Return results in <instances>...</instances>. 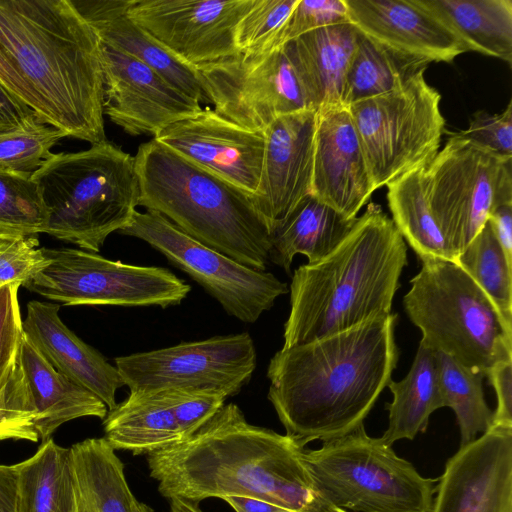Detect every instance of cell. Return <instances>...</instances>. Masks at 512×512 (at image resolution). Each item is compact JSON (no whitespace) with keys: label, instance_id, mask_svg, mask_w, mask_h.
<instances>
[{"label":"cell","instance_id":"obj_2","mask_svg":"<svg viewBox=\"0 0 512 512\" xmlns=\"http://www.w3.org/2000/svg\"><path fill=\"white\" fill-rule=\"evenodd\" d=\"M304 451L293 437L251 424L229 403L189 437L147 455V464L167 499L244 496L290 512H321Z\"/></svg>","mask_w":512,"mask_h":512},{"label":"cell","instance_id":"obj_1","mask_svg":"<svg viewBox=\"0 0 512 512\" xmlns=\"http://www.w3.org/2000/svg\"><path fill=\"white\" fill-rule=\"evenodd\" d=\"M396 323L395 313L374 317L274 354L268 400L287 435L305 447L364 424L397 366Z\"/></svg>","mask_w":512,"mask_h":512},{"label":"cell","instance_id":"obj_40","mask_svg":"<svg viewBox=\"0 0 512 512\" xmlns=\"http://www.w3.org/2000/svg\"><path fill=\"white\" fill-rule=\"evenodd\" d=\"M20 286L9 283L0 287V390L21 365L24 331L18 301Z\"/></svg>","mask_w":512,"mask_h":512},{"label":"cell","instance_id":"obj_47","mask_svg":"<svg viewBox=\"0 0 512 512\" xmlns=\"http://www.w3.org/2000/svg\"><path fill=\"white\" fill-rule=\"evenodd\" d=\"M0 83L22 104L30 107L39 119V106L33 92L13 62L0 47ZM40 120V119H39Z\"/></svg>","mask_w":512,"mask_h":512},{"label":"cell","instance_id":"obj_27","mask_svg":"<svg viewBox=\"0 0 512 512\" xmlns=\"http://www.w3.org/2000/svg\"><path fill=\"white\" fill-rule=\"evenodd\" d=\"M356 220L344 217L310 194L271 231L269 261L288 273L297 254L305 255L308 263L317 262L344 240Z\"/></svg>","mask_w":512,"mask_h":512},{"label":"cell","instance_id":"obj_52","mask_svg":"<svg viewBox=\"0 0 512 512\" xmlns=\"http://www.w3.org/2000/svg\"><path fill=\"white\" fill-rule=\"evenodd\" d=\"M131 512H154V510L149 505L140 502L134 497L131 504Z\"/></svg>","mask_w":512,"mask_h":512},{"label":"cell","instance_id":"obj_21","mask_svg":"<svg viewBox=\"0 0 512 512\" xmlns=\"http://www.w3.org/2000/svg\"><path fill=\"white\" fill-rule=\"evenodd\" d=\"M348 21L389 48L432 62H453L466 47L416 0H344Z\"/></svg>","mask_w":512,"mask_h":512},{"label":"cell","instance_id":"obj_17","mask_svg":"<svg viewBox=\"0 0 512 512\" xmlns=\"http://www.w3.org/2000/svg\"><path fill=\"white\" fill-rule=\"evenodd\" d=\"M430 512H512V428L491 426L448 459Z\"/></svg>","mask_w":512,"mask_h":512},{"label":"cell","instance_id":"obj_5","mask_svg":"<svg viewBox=\"0 0 512 512\" xmlns=\"http://www.w3.org/2000/svg\"><path fill=\"white\" fill-rule=\"evenodd\" d=\"M134 158L138 206L233 260L266 271L271 231L251 195L154 138Z\"/></svg>","mask_w":512,"mask_h":512},{"label":"cell","instance_id":"obj_33","mask_svg":"<svg viewBox=\"0 0 512 512\" xmlns=\"http://www.w3.org/2000/svg\"><path fill=\"white\" fill-rule=\"evenodd\" d=\"M429 64L360 33L344 79L341 104L348 107L394 90Z\"/></svg>","mask_w":512,"mask_h":512},{"label":"cell","instance_id":"obj_6","mask_svg":"<svg viewBox=\"0 0 512 512\" xmlns=\"http://www.w3.org/2000/svg\"><path fill=\"white\" fill-rule=\"evenodd\" d=\"M47 210L46 234L97 253L133 220L139 199L135 158L108 140L53 153L31 174Z\"/></svg>","mask_w":512,"mask_h":512},{"label":"cell","instance_id":"obj_32","mask_svg":"<svg viewBox=\"0 0 512 512\" xmlns=\"http://www.w3.org/2000/svg\"><path fill=\"white\" fill-rule=\"evenodd\" d=\"M426 168L409 171L386 186L392 221L421 262L429 259L455 262L429 207Z\"/></svg>","mask_w":512,"mask_h":512},{"label":"cell","instance_id":"obj_53","mask_svg":"<svg viewBox=\"0 0 512 512\" xmlns=\"http://www.w3.org/2000/svg\"><path fill=\"white\" fill-rule=\"evenodd\" d=\"M321 512H348L346 509H342L332 505H324Z\"/></svg>","mask_w":512,"mask_h":512},{"label":"cell","instance_id":"obj_39","mask_svg":"<svg viewBox=\"0 0 512 512\" xmlns=\"http://www.w3.org/2000/svg\"><path fill=\"white\" fill-rule=\"evenodd\" d=\"M35 413L22 366L0 390V441L7 439L37 442Z\"/></svg>","mask_w":512,"mask_h":512},{"label":"cell","instance_id":"obj_22","mask_svg":"<svg viewBox=\"0 0 512 512\" xmlns=\"http://www.w3.org/2000/svg\"><path fill=\"white\" fill-rule=\"evenodd\" d=\"M58 312L56 303L30 301L23 319L24 335L55 369L112 409L117 404V390L125 385L116 366L72 332Z\"/></svg>","mask_w":512,"mask_h":512},{"label":"cell","instance_id":"obj_8","mask_svg":"<svg viewBox=\"0 0 512 512\" xmlns=\"http://www.w3.org/2000/svg\"><path fill=\"white\" fill-rule=\"evenodd\" d=\"M305 466L323 505L358 512H430L435 480L397 456L364 424L351 433L305 450Z\"/></svg>","mask_w":512,"mask_h":512},{"label":"cell","instance_id":"obj_3","mask_svg":"<svg viewBox=\"0 0 512 512\" xmlns=\"http://www.w3.org/2000/svg\"><path fill=\"white\" fill-rule=\"evenodd\" d=\"M0 47L41 123L91 145L107 140L100 40L72 0H0Z\"/></svg>","mask_w":512,"mask_h":512},{"label":"cell","instance_id":"obj_31","mask_svg":"<svg viewBox=\"0 0 512 512\" xmlns=\"http://www.w3.org/2000/svg\"><path fill=\"white\" fill-rule=\"evenodd\" d=\"M393 400L386 404L388 428L380 437L388 446L402 439L413 440L425 432L431 414L444 407L437 374L435 351L421 342L408 374L387 386Z\"/></svg>","mask_w":512,"mask_h":512},{"label":"cell","instance_id":"obj_51","mask_svg":"<svg viewBox=\"0 0 512 512\" xmlns=\"http://www.w3.org/2000/svg\"><path fill=\"white\" fill-rule=\"evenodd\" d=\"M169 501V512H203L199 507V503L196 502H192L179 497H173L169 499Z\"/></svg>","mask_w":512,"mask_h":512},{"label":"cell","instance_id":"obj_29","mask_svg":"<svg viewBox=\"0 0 512 512\" xmlns=\"http://www.w3.org/2000/svg\"><path fill=\"white\" fill-rule=\"evenodd\" d=\"M77 512H131L135 497L124 464L105 438H88L70 447Z\"/></svg>","mask_w":512,"mask_h":512},{"label":"cell","instance_id":"obj_45","mask_svg":"<svg viewBox=\"0 0 512 512\" xmlns=\"http://www.w3.org/2000/svg\"><path fill=\"white\" fill-rule=\"evenodd\" d=\"M486 378L497 398L491 426L512 428V360L493 365L487 370Z\"/></svg>","mask_w":512,"mask_h":512},{"label":"cell","instance_id":"obj_9","mask_svg":"<svg viewBox=\"0 0 512 512\" xmlns=\"http://www.w3.org/2000/svg\"><path fill=\"white\" fill-rule=\"evenodd\" d=\"M422 70L387 93L348 106L375 189L428 166L445 131L439 92Z\"/></svg>","mask_w":512,"mask_h":512},{"label":"cell","instance_id":"obj_30","mask_svg":"<svg viewBox=\"0 0 512 512\" xmlns=\"http://www.w3.org/2000/svg\"><path fill=\"white\" fill-rule=\"evenodd\" d=\"M17 464V512H77L70 448L49 438L33 456Z\"/></svg>","mask_w":512,"mask_h":512},{"label":"cell","instance_id":"obj_41","mask_svg":"<svg viewBox=\"0 0 512 512\" xmlns=\"http://www.w3.org/2000/svg\"><path fill=\"white\" fill-rule=\"evenodd\" d=\"M47 264L37 235L0 238V287L9 283L22 286Z\"/></svg>","mask_w":512,"mask_h":512},{"label":"cell","instance_id":"obj_28","mask_svg":"<svg viewBox=\"0 0 512 512\" xmlns=\"http://www.w3.org/2000/svg\"><path fill=\"white\" fill-rule=\"evenodd\" d=\"M467 49L512 63L511 0H416Z\"/></svg>","mask_w":512,"mask_h":512},{"label":"cell","instance_id":"obj_50","mask_svg":"<svg viewBox=\"0 0 512 512\" xmlns=\"http://www.w3.org/2000/svg\"><path fill=\"white\" fill-rule=\"evenodd\" d=\"M235 512H290L271 502L244 496H232L224 499Z\"/></svg>","mask_w":512,"mask_h":512},{"label":"cell","instance_id":"obj_48","mask_svg":"<svg viewBox=\"0 0 512 512\" xmlns=\"http://www.w3.org/2000/svg\"><path fill=\"white\" fill-rule=\"evenodd\" d=\"M487 222L508 265L512 267V205L497 208L490 214Z\"/></svg>","mask_w":512,"mask_h":512},{"label":"cell","instance_id":"obj_16","mask_svg":"<svg viewBox=\"0 0 512 512\" xmlns=\"http://www.w3.org/2000/svg\"><path fill=\"white\" fill-rule=\"evenodd\" d=\"M104 115L130 136H157L198 114L200 103L135 57L100 42Z\"/></svg>","mask_w":512,"mask_h":512},{"label":"cell","instance_id":"obj_25","mask_svg":"<svg viewBox=\"0 0 512 512\" xmlns=\"http://www.w3.org/2000/svg\"><path fill=\"white\" fill-rule=\"evenodd\" d=\"M21 366L35 413L34 426L42 442L68 421L81 417L103 420L106 417L108 408L105 403L55 369L25 335Z\"/></svg>","mask_w":512,"mask_h":512},{"label":"cell","instance_id":"obj_26","mask_svg":"<svg viewBox=\"0 0 512 512\" xmlns=\"http://www.w3.org/2000/svg\"><path fill=\"white\" fill-rule=\"evenodd\" d=\"M105 440L114 450L149 455L178 443L182 436L162 390L130 392L103 419Z\"/></svg>","mask_w":512,"mask_h":512},{"label":"cell","instance_id":"obj_37","mask_svg":"<svg viewBox=\"0 0 512 512\" xmlns=\"http://www.w3.org/2000/svg\"><path fill=\"white\" fill-rule=\"evenodd\" d=\"M63 137L60 130L42 123L0 131V170L32 174Z\"/></svg>","mask_w":512,"mask_h":512},{"label":"cell","instance_id":"obj_34","mask_svg":"<svg viewBox=\"0 0 512 512\" xmlns=\"http://www.w3.org/2000/svg\"><path fill=\"white\" fill-rule=\"evenodd\" d=\"M438 383L444 407H450L460 430V446L473 441L492 425L493 411L485 401L482 370L461 365L452 357L435 351Z\"/></svg>","mask_w":512,"mask_h":512},{"label":"cell","instance_id":"obj_42","mask_svg":"<svg viewBox=\"0 0 512 512\" xmlns=\"http://www.w3.org/2000/svg\"><path fill=\"white\" fill-rule=\"evenodd\" d=\"M346 21L344 0H298L279 33L276 48L312 30Z\"/></svg>","mask_w":512,"mask_h":512},{"label":"cell","instance_id":"obj_35","mask_svg":"<svg viewBox=\"0 0 512 512\" xmlns=\"http://www.w3.org/2000/svg\"><path fill=\"white\" fill-rule=\"evenodd\" d=\"M456 264L489 297L503 320L512 326V267L488 222L459 254Z\"/></svg>","mask_w":512,"mask_h":512},{"label":"cell","instance_id":"obj_13","mask_svg":"<svg viewBox=\"0 0 512 512\" xmlns=\"http://www.w3.org/2000/svg\"><path fill=\"white\" fill-rule=\"evenodd\" d=\"M115 366L130 392L203 390L227 399L252 377L256 351L243 332L120 356Z\"/></svg>","mask_w":512,"mask_h":512},{"label":"cell","instance_id":"obj_12","mask_svg":"<svg viewBox=\"0 0 512 512\" xmlns=\"http://www.w3.org/2000/svg\"><path fill=\"white\" fill-rule=\"evenodd\" d=\"M119 233L148 243L244 323L256 322L288 292L274 274L251 269L198 242L157 212L137 211Z\"/></svg>","mask_w":512,"mask_h":512},{"label":"cell","instance_id":"obj_38","mask_svg":"<svg viewBox=\"0 0 512 512\" xmlns=\"http://www.w3.org/2000/svg\"><path fill=\"white\" fill-rule=\"evenodd\" d=\"M298 0H254L235 33L239 53L253 55L276 49L281 29Z\"/></svg>","mask_w":512,"mask_h":512},{"label":"cell","instance_id":"obj_15","mask_svg":"<svg viewBox=\"0 0 512 512\" xmlns=\"http://www.w3.org/2000/svg\"><path fill=\"white\" fill-rule=\"evenodd\" d=\"M254 0H128L130 18L196 68L238 54L237 25Z\"/></svg>","mask_w":512,"mask_h":512},{"label":"cell","instance_id":"obj_23","mask_svg":"<svg viewBox=\"0 0 512 512\" xmlns=\"http://www.w3.org/2000/svg\"><path fill=\"white\" fill-rule=\"evenodd\" d=\"M72 3L101 43L135 57L186 96L209 104L197 70L173 56L130 18L128 0H72Z\"/></svg>","mask_w":512,"mask_h":512},{"label":"cell","instance_id":"obj_14","mask_svg":"<svg viewBox=\"0 0 512 512\" xmlns=\"http://www.w3.org/2000/svg\"><path fill=\"white\" fill-rule=\"evenodd\" d=\"M195 69L213 110L244 128L263 133L278 117L310 109L283 46Z\"/></svg>","mask_w":512,"mask_h":512},{"label":"cell","instance_id":"obj_10","mask_svg":"<svg viewBox=\"0 0 512 512\" xmlns=\"http://www.w3.org/2000/svg\"><path fill=\"white\" fill-rule=\"evenodd\" d=\"M427 199L455 263L490 214L512 205V157L451 134L426 168Z\"/></svg>","mask_w":512,"mask_h":512},{"label":"cell","instance_id":"obj_54","mask_svg":"<svg viewBox=\"0 0 512 512\" xmlns=\"http://www.w3.org/2000/svg\"><path fill=\"white\" fill-rule=\"evenodd\" d=\"M7 129L0 123V131H6Z\"/></svg>","mask_w":512,"mask_h":512},{"label":"cell","instance_id":"obj_20","mask_svg":"<svg viewBox=\"0 0 512 512\" xmlns=\"http://www.w3.org/2000/svg\"><path fill=\"white\" fill-rule=\"evenodd\" d=\"M375 190L348 108L316 111L311 195L353 219Z\"/></svg>","mask_w":512,"mask_h":512},{"label":"cell","instance_id":"obj_49","mask_svg":"<svg viewBox=\"0 0 512 512\" xmlns=\"http://www.w3.org/2000/svg\"><path fill=\"white\" fill-rule=\"evenodd\" d=\"M18 464H0V512H17Z\"/></svg>","mask_w":512,"mask_h":512},{"label":"cell","instance_id":"obj_46","mask_svg":"<svg viewBox=\"0 0 512 512\" xmlns=\"http://www.w3.org/2000/svg\"><path fill=\"white\" fill-rule=\"evenodd\" d=\"M0 123L7 130H13L41 122L30 107L22 104L0 83Z\"/></svg>","mask_w":512,"mask_h":512},{"label":"cell","instance_id":"obj_19","mask_svg":"<svg viewBox=\"0 0 512 512\" xmlns=\"http://www.w3.org/2000/svg\"><path fill=\"white\" fill-rule=\"evenodd\" d=\"M316 111L278 117L264 134L261 179L253 202L270 231L311 194Z\"/></svg>","mask_w":512,"mask_h":512},{"label":"cell","instance_id":"obj_4","mask_svg":"<svg viewBox=\"0 0 512 512\" xmlns=\"http://www.w3.org/2000/svg\"><path fill=\"white\" fill-rule=\"evenodd\" d=\"M407 245L373 202L326 257L299 266L290 284L284 344L290 348L392 313Z\"/></svg>","mask_w":512,"mask_h":512},{"label":"cell","instance_id":"obj_7","mask_svg":"<svg viewBox=\"0 0 512 512\" xmlns=\"http://www.w3.org/2000/svg\"><path fill=\"white\" fill-rule=\"evenodd\" d=\"M410 284L403 305L422 332V344L485 373L498 362L512 360V326L458 264L422 261Z\"/></svg>","mask_w":512,"mask_h":512},{"label":"cell","instance_id":"obj_43","mask_svg":"<svg viewBox=\"0 0 512 512\" xmlns=\"http://www.w3.org/2000/svg\"><path fill=\"white\" fill-rule=\"evenodd\" d=\"M170 403L182 440L192 435L224 405L226 398L213 391L162 390Z\"/></svg>","mask_w":512,"mask_h":512},{"label":"cell","instance_id":"obj_11","mask_svg":"<svg viewBox=\"0 0 512 512\" xmlns=\"http://www.w3.org/2000/svg\"><path fill=\"white\" fill-rule=\"evenodd\" d=\"M43 252L48 264L22 286L65 305L166 308L180 304L191 290L162 267L127 264L76 248Z\"/></svg>","mask_w":512,"mask_h":512},{"label":"cell","instance_id":"obj_44","mask_svg":"<svg viewBox=\"0 0 512 512\" xmlns=\"http://www.w3.org/2000/svg\"><path fill=\"white\" fill-rule=\"evenodd\" d=\"M455 134L496 154L512 157V101L501 113L475 112L468 128Z\"/></svg>","mask_w":512,"mask_h":512},{"label":"cell","instance_id":"obj_36","mask_svg":"<svg viewBox=\"0 0 512 512\" xmlns=\"http://www.w3.org/2000/svg\"><path fill=\"white\" fill-rule=\"evenodd\" d=\"M47 210L31 173L0 170V238L44 233Z\"/></svg>","mask_w":512,"mask_h":512},{"label":"cell","instance_id":"obj_18","mask_svg":"<svg viewBox=\"0 0 512 512\" xmlns=\"http://www.w3.org/2000/svg\"><path fill=\"white\" fill-rule=\"evenodd\" d=\"M155 140L237 186L257 193L263 164L264 134L244 128L209 106L162 130Z\"/></svg>","mask_w":512,"mask_h":512},{"label":"cell","instance_id":"obj_24","mask_svg":"<svg viewBox=\"0 0 512 512\" xmlns=\"http://www.w3.org/2000/svg\"><path fill=\"white\" fill-rule=\"evenodd\" d=\"M359 34L346 21L312 30L283 46L311 110L342 105L344 79Z\"/></svg>","mask_w":512,"mask_h":512}]
</instances>
